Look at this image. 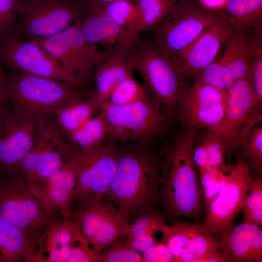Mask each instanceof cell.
Here are the masks:
<instances>
[{"mask_svg":"<svg viewBox=\"0 0 262 262\" xmlns=\"http://www.w3.org/2000/svg\"><path fill=\"white\" fill-rule=\"evenodd\" d=\"M102 51V59L94 72L96 90L92 93L99 110L121 82L133 77L134 70L123 54Z\"/></svg>","mask_w":262,"mask_h":262,"instance_id":"cell-23","label":"cell"},{"mask_svg":"<svg viewBox=\"0 0 262 262\" xmlns=\"http://www.w3.org/2000/svg\"><path fill=\"white\" fill-rule=\"evenodd\" d=\"M227 106L225 119L216 135L224 144L226 152L240 147L242 132L259 112L262 104L257 100L250 76L235 82L227 90Z\"/></svg>","mask_w":262,"mask_h":262,"instance_id":"cell-17","label":"cell"},{"mask_svg":"<svg viewBox=\"0 0 262 262\" xmlns=\"http://www.w3.org/2000/svg\"><path fill=\"white\" fill-rule=\"evenodd\" d=\"M0 262H2V260H1V259L0 256Z\"/></svg>","mask_w":262,"mask_h":262,"instance_id":"cell-48","label":"cell"},{"mask_svg":"<svg viewBox=\"0 0 262 262\" xmlns=\"http://www.w3.org/2000/svg\"><path fill=\"white\" fill-rule=\"evenodd\" d=\"M23 0H0V38L13 32Z\"/></svg>","mask_w":262,"mask_h":262,"instance_id":"cell-37","label":"cell"},{"mask_svg":"<svg viewBox=\"0 0 262 262\" xmlns=\"http://www.w3.org/2000/svg\"><path fill=\"white\" fill-rule=\"evenodd\" d=\"M100 253L90 248L87 241L78 242L72 247L66 262H99Z\"/></svg>","mask_w":262,"mask_h":262,"instance_id":"cell-39","label":"cell"},{"mask_svg":"<svg viewBox=\"0 0 262 262\" xmlns=\"http://www.w3.org/2000/svg\"><path fill=\"white\" fill-rule=\"evenodd\" d=\"M226 90L196 79L181 94L177 105L179 119L186 129L204 128L217 135L225 118Z\"/></svg>","mask_w":262,"mask_h":262,"instance_id":"cell-11","label":"cell"},{"mask_svg":"<svg viewBox=\"0 0 262 262\" xmlns=\"http://www.w3.org/2000/svg\"><path fill=\"white\" fill-rule=\"evenodd\" d=\"M38 129L37 118L9 102L0 114V169L11 178L19 176L20 164L32 149Z\"/></svg>","mask_w":262,"mask_h":262,"instance_id":"cell-15","label":"cell"},{"mask_svg":"<svg viewBox=\"0 0 262 262\" xmlns=\"http://www.w3.org/2000/svg\"><path fill=\"white\" fill-rule=\"evenodd\" d=\"M148 98L144 89L132 77L121 82L111 92L106 101L115 106H124Z\"/></svg>","mask_w":262,"mask_h":262,"instance_id":"cell-34","label":"cell"},{"mask_svg":"<svg viewBox=\"0 0 262 262\" xmlns=\"http://www.w3.org/2000/svg\"><path fill=\"white\" fill-rule=\"evenodd\" d=\"M195 262H226V260L219 249H218L204 254Z\"/></svg>","mask_w":262,"mask_h":262,"instance_id":"cell-45","label":"cell"},{"mask_svg":"<svg viewBox=\"0 0 262 262\" xmlns=\"http://www.w3.org/2000/svg\"><path fill=\"white\" fill-rule=\"evenodd\" d=\"M34 41L74 77L79 85L88 80L102 57V51L85 37L79 21L56 34Z\"/></svg>","mask_w":262,"mask_h":262,"instance_id":"cell-9","label":"cell"},{"mask_svg":"<svg viewBox=\"0 0 262 262\" xmlns=\"http://www.w3.org/2000/svg\"><path fill=\"white\" fill-rule=\"evenodd\" d=\"M159 107L150 97L124 106L106 101L99 111L109 126L108 138L116 143L148 144L163 133L167 123Z\"/></svg>","mask_w":262,"mask_h":262,"instance_id":"cell-6","label":"cell"},{"mask_svg":"<svg viewBox=\"0 0 262 262\" xmlns=\"http://www.w3.org/2000/svg\"><path fill=\"white\" fill-rule=\"evenodd\" d=\"M203 142L206 147L210 166L212 168L219 169L227 168L229 165L225 164L226 149L223 141L216 135L210 131Z\"/></svg>","mask_w":262,"mask_h":262,"instance_id":"cell-38","label":"cell"},{"mask_svg":"<svg viewBox=\"0 0 262 262\" xmlns=\"http://www.w3.org/2000/svg\"><path fill=\"white\" fill-rule=\"evenodd\" d=\"M98 110L99 108L92 93L62 106L56 112L55 119L64 136L83 126Z\"/></svg>","mask_w":262,"mask_h":262,"instance_id":"cell-28","label":"cell"},{"mask_svg":"<svg viewBox=\"0 0 262 262\" xmlns=\"http://www.w3.org/2000/svg\"><path fill=\"white\" fill-rule=\"evenodd\" d=\"M7 74L8 99L21 112L37 118L55 116L67 103L85 97L76 85L14 70Z\"/></svg>","mask_w":262,"mask_h":262,"instance_id":"cell-4","label":"cell"},{"mask_svg":"<svg viewBox=\"0 0 262 262\" xmlns=\"http://www.w3.org/2000/svg\"><path fill=\"white\" fill-rule=\"evenodd\" d=\"M188 240L186 249L178 262H195L204 254L220 249V243L215 235L207 233L197 223H187Z\"/></svg>","mask_w":262,"mask_h":262,"instance_id":"cell-30","label":"cell"},{"mask_svg":"<svg viewBox=\"0 0 262 262\" xmlns=\"http://www.w3.org/2000/svg\"><path fill=\"white\" fill-rule=\"evenodd\" d=\"M222 18L234 29L248 32L262 20V0H227Z\"/></svg>","mask_w":262,"mask_h":262,"instance_id":"cell-27","label":"cell"},{"mask_svg":"<svg viewBox=\"0 0 262 262\" xmlns=\"http://www.w3.org/2000/svg\"><path fill=\"white\" fill-rule=\"evenodd\" d=\"M9 102L7 89V74L0 64V114Z\"/></svg>","mask_w":262,"mask_h":262,"instance_id":"cell-44","label":"cell"},{"mask_svg":"<svg viewBox=\"0 0 262 262\" xmlns=\"http://www.w3.org/2000/svg\"><path fill=\"white\" fill-rule=\"evenodd\" d=\"M77 204L69 218L78 224L85 238L98 252L126 235L128 223L108 199Z\"/></svg>","mask_w":262,"mask_h":262,"instance_id":"cell-16","label":"cell"},{"mask_svg":"<svg viewBox=\"0 0 262 262\" xmlns=\"http://www.w3.org/2000/svg\"><path fill=\"white\" fill-rule=\"evenodd\" d=\"M44 233L48 256L41 262H66L72 247L78 242L86 240L79 226L73 220H52Z\"/></svg>","mask_w":262,"mask_h":262,"instance_id":"cell-25","label":"cell"},{"mask_svg":"<svg viewBox=\"0 0 262 262\" xmlns=\"http://www.w3.org/2000/svg\"><path fill=\"white\" fill-rule=\"evenodd\" d=\"M126 236L124 241L126 246L134 251L142 253L157 243L153 234L150 233L128 234Z\"/></svg>","mask_w":262,"mask_h":262,"instance_id":"cell-41","label":"cell"},{"mask_svg":"<svg viewBox=\"0 0 262 262\" xmlns=\"http://www.w3.org/2000/svg\"><path fill=\"white\" fill-rule=\"evenodd\" d=\"M251 82L257 100L262 101V52L256 54L251 63Z\"/></svg>","mask_w":262,"mask_h":262,"instance_id":"cell-42","label":"cell"},{"mask_svg":"<svg viewBox=\"0 0 262 262\" xmlns=\"http://www.w3.org/2000/svg\"><path fill=\"white\" fill-rule=\"evenodd\" d=\"M116 144L107 138L88 154L72 153L67 158L73 165L76 176L74 202L106 198L116 170Z\"/></svg>","mask_w":262,"mask_h":262,"instance_id":"cell-10","label":"cell"},{"mask_svg":"<svg viewBox=\"0 0 262 262\" xmlns=\"http://www.w3.org/2000/svg\"><path fill=\"white\" fill-rule=\"evenodd\" d=\"M244 206L243 221L262 226V175L252 176Z\"/></svg>","mask_w":262,"mask_h":262,"instance_id":"cell-33","label":"cell"},{"mask_svg":"<svg viewBox=\"0 0 262 262\" xmlns=\"http://www.w3.org/2000/svg\"><path fill=\"white\" fill-rule=\"evenodd\" d=\"M233 30L222 19L204 30L176 57L181 74L196 75L213 62Z\"/></svg>","mask_w":262,"mask_h":262,"instance_id":"cell-18","label":"cell"},{"mask_svg":"<svg viewBox=\"0 0 262 262\" xmlns=\"http://www.w3.org/2000/svg\"><path fill=\"white\" fill-rule=\"evenodd\" d=\"M47 210L21 176L0 186V216L13 224L30 231L41 242L52 220Z\"/></svg>","mask_w":262,"mask_h":262,"instance_id":"cell-12","label":"cell"},{"mask_svg":"<svg viewBox=\"0 0 262 262\" xmlns=\"http://www.w3.org/2000/svg\"><path fill=\"white\" fill-rule=\"evenodd\" d=\"M252 177L245 162L237 155L227 179L216 193L204 202V217L201 225L209 234L216 235L233 225L242 211Z\"/></svg>","mask_w":262,"mask_h":262,"instance_id":"cell-8","label":"cell"},{"mask_svg":"<svg viewBox=\"0 0 262 262\" xmlns=\"http://www.w3.org/2000/svg\"><path fill=\"white\" fill-rule=\"evenodd\" d=\"M166 224L161 212L156 208L141 216L134 222L128 224L126 235L150 233L161 231Z\"/></svg>","mask_w":262,"mask_h":262,"instance_id":"cell-35","label":"cell"},{"mask_svg":"<svg viewBox=\"0 0 262 262\" xmlns=\"http://www.w3.org/2000/svg\"><path fill=\"white\" fill-rule=\"evenodd\" d=\"M39 244L30 231L10 223L0 216V256L2 262H29Z\"/></svg>","mask_w":262,"mask_h":262,"instance_id":"cell-24","label":"cell"},{"mask_svg":"<svg viewBox=\"0 0 262 262\" xmlns=\"http://www.w3.org/2000/svg\"><path fill=\"white\" fill-rule=\"evenodd\" d=\"M143 262L139 252L127 247L120 239L100 253L99 262Z\"/></svg>","mask_w":262,"mask_h":262,"instance_id":"cell-36","label":"cell"},{"mask_svg":"<svg viewBox=\"0 0 262 262\" xmlns=\"http://www.w3.org/2000/svg\"><path fill=\"white\" fill-rule=\"evenodd\" d=\"M37 121L34 144L19 170V176L25 179L30 188L44 181L60 169L73 151L55 119L43 116L37 118Z\"/></svg>","mask_w":262,"mask_h":262,"instance_id":"cell-7","label":"cell"},{"mask_svg":"<svg viewBox=\"0 0 262 262\" xmlns=\"http://www.w3.org/2000/svg\"><path fill=\"white\" fill-rule=\"evenodd\" d=\"M89 12L79 0H23L16 27L6 37L28 41L46 38L80 21Z\"/></svg>","mask_w":262,"mask_h":262,"instance_id":"cell-5","label":"cell"},{"mask_svg":"<svg viewBox=\"0 0 262 262\" xmlns=\"http://www.w3.org/2000/svg\"><path fill=\"white\" fill-rule=\"evenodd\" d=\"M226 262H262V230L254 223L242 221L215 235Z\"/></svg>","mask_w":262,"mask_h":262,"instance_id":"cell-19","label":"cell"},{"mask_svg":"<svg viewBox=\"0 0 262 262\" xmlns=\"http://www.w3.org/2000/svg\"><path fill=\"white\" fill-rule=\"evenodd\" d=\"M91 11L108 16L126 30L133 39L138 37V14L132 0H115Z\"/></svg>","mask_w":262,"mask_h":262,"instance_id":"cell-31","label":"cell"},{"mask_svg":"<svg viewBox=\"0 0 262 262\" xmlns=\"http://www.w3.org/2000/svg\"><path fill=\"white\" fill-rule=\"evenodd\" d=\"M196 130L187 129L171 144L162 160L159 199L171 217L197 223L204 206L203 191L193 159Z\"/></svg>","mask_w":262,"mask_h":262,"instance_id":"cell-2","label":"cell"},{"mask_svg":"<svg viewBox=\"0 0 262 262\" xmlns=\"http://www.w3.org/2000/svg\"><path fill=\"white\" fill-rule=\"evenodd\" d=\"M141 255L143 262H174V257L163 239L142 253Z\"/></svg>","mask_w":262,"mask_h":262,"instance_id":"cell-40","label":"cell"},{"mask_svg":"<svg viewBox=\"0 0 262 262\" xmlns=\"http://www.w3.org/2000/svg\"><path fill=\"white\" fill-rule=\"evenodd\" d=\"M124 56L133 70L141 75L152 98L167 111L177 107L187 88L177 63L163 52L156 43L135 38Z\"/></svg>","mask_w":262,"mask_h":262,"instance_id":"cell-3","label":"cell"},{"mask_svg":"<svg viewBox=\"0 0 262 262\" xmlns=\"http://www.w3.org/2000/svg\"><path fill=\"white\" fill-rule=\"evenodd\" d=\"M110 134L109 126L100 112L79 129L64 135L74 153L88 154L98 147Z\"/></svg>","mask_w":262,"mask_h":262,"instance_id":"cell-26","label":"cell"},{"mask_svg":"<svg viewBox=\"0 0 262 262\" xmlns=\"http://www.w3.org/2000/svg\"><path fill=\"white\" fill-rule=\"evenodd\" d=\"M91 11L97 9L115 0H79Z\"/></svg>","mask_w":262,"mask_h":262,"instance_id":"cell-46","label":"cell"},{"mask_svg":"<svg viewBox=\"0 0 262 262\" xmlns=\"http://www.w3.org/2000/svg\"><path fill=\"white\" fill-rule=\"evenodd\" d=\"M11 179L12 178L0 169V186L6 183Z\"/></svg>","mask_w":262,"mask_h":262,"instance_id":"cell-47","label":"cell"},{"mask_svg":"<svg viewBox=\"0 0 262 262\" xmlns=\"http://www.w3.org/2000/svg\"><path fill=\"white\" fill-rule=\"evenodd\" d=\"M134 4L138 14V31L141 33L158 29L171 13L176 0H136Z\"/></svg>","mask_w":262,"mask_h":262,"instance_id":"cell-29","label":"cell"},{"mask_svg":"<svg viewBox=\"0 0 262 262\" xmlns=\"http://www.w3.org/2000/svg\"><path fill=\"white\" fill-rule=\"evenodd\" d=\"M123 144L116 147V170L106 198L130 224L156 208L162 160L148 144Z\"/></svg>","mask_w":262,"mask_h":262,"instance_id":"cell-1","label":"cell"},{"mask_svg":"<svg viewBox=\"0 0 262 262\" xmlns=\"http://www.w3.org/2000/svg\"><path fill=\"white\" fill-rule=\"evenodd\" d=\"M193 159L199 170V175L212 169L209 164L206 149L203 141L195 149L194 148Z\"/></svg>","mask_w":262,"mask_h":262,"instance_id":"cell-43","label":"cell"},{"mask_svg":"<svg viewBox=\"0 0 262 262\" xmlns=\"http://www.w3.org/2000/svg\"><path fill=\"white\" fill-rule=\"evenodd\" d=\"M221 19L220 16L193 4L176 3L158 27L156 44L165 55L175 59L204 30Z\"/></svg>","mask_w":262,"mask_h":262,"instance_id":"cell-13","label":"cell"},{"mask_svg":"<svg viewBox=\"0 0 262 262\" xmlns=\"http://www.w3.org/2000/svg\"><path fill=\"white\" fill-rule=\"evenodd\" d=\"M79 24L86 39L103 51L124 54L135 39L113 19L98 12H89Z\"/></svg>","mask_w":262,"mask_h":262,"instance_id":"cell-21","label":"cell"},{"mask_svg":"<svg viewBox=\"0 0 262 262\" xmlns=\"http://www.w3.org/2000/svg\"><path fill=\"white\" fill-rule=\"evenodd\" d=\"M238 156L246 164L251 176L262 175V127L256 125L243 139Z\"/></svg>","mask_w":262,"mask_h":262,"instance_id":"cell-32","label":"cell"},{"mask_svg":"<svg viewBox=\"0 0 262 262\" xmlns=\"http://www.w3.org/2000/svg\"><path fill=\"white\" fill-rule=\"evenodd\" d=\"M76 186L74 167L66 159L57 171L31 189L47 210L51 213L60 211L65 218H69L71 206L75 199Z\"/></svg>","mask_w":262,"mask_h":262,"instance_id":"cell-20","label":"cell"},{"mask_svg":"<svg viewBox=\"0 0 262 262\" xmlns=\"http://www.w3.org/2000/svg\"><path fill=\"white\" fill-rule=\"evenodd\" d=\"M0 64L25 75L79 85L76 79L34 41L0 38Z\"/></svg>","mask_w":262,"mask_h":262,"instance_id":"cell-14","label":"cell"},{"mask_svg":"<svg viewBox=\"0 0 262 262\" xmlns=\"http://www.w3.org/2000/svg\"><path fill=\"white\" fill-rule=\"evenodd\" d=\"M247 33L234 29L225 44L223 55L218 61L235 81L251 75L252 59L262 52L261 43Z\"/></svg>","mask_w":262,"mask_h":262,"instance_id":"cell-22","label":"cell"}]
</instances>
